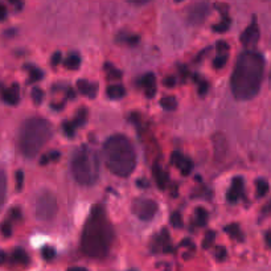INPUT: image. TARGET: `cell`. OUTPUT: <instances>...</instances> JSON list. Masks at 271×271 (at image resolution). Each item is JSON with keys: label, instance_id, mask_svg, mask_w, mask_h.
<instances>
[{"label": "cell", "instance_id": "484cf974", "mask_svg": "<svg viewBox=\"0 0 271 271\" xmlns=\"http://www.w3.org/2000/svg\"><path fill=\"white\" fill-rule=\"evenodd\" d=\"M60 159V152L58 151H52L46 154V155H42L41 159H40V164L41 165H46L49 162H56Z\"/></svg>", "mask_w": 271, "mask_h": 271}, {"label": "cell", "instance_id": "bcb514c9", "mask_svg": "<svg viewBox=\"0 0 271 271\" xmlns=\"http://www.w3.org/2000/svg\"><path fill=\"white\" fill-rule=\"evenodd\" d=\"M7 261V254L4 252H0V265H4Z\"/></svg>", "mask_w": 271, "mask_h": 271}, {"label": "cell", "instance_id": "7dc6e473", "mask_svg": "<svg viewBox=\"0 0 271 271\" xmlns=\"http://www.w3.org/2000/svg\"><path fill=\"white\" fill-rule=\"evenodd\" d=\"M266 242H267V245L271 248V230L266 234Z\"/></svg>", "mask_w": 271, "mask_h": 271}, {"label": "cell", "instance_id": "5bb4252c", "mask_svg": "<svg viewBox=\"0 0 271 271\" xmlns=\"http://www.w3.org/2000/svg\"><path fill=\"white\" fill-rule=\"evenodd\" d=\"M2 98H3V101L6 102V104L12 105V106L19 104V100H20L19 86L15 84L11 87H8V89H4L3 93H2Z\"/></svg>", "mask_w": 271, "mask_h": 271}, {"label": "cell", "instance_id": "9c48e42d", "mask_svg": "<svg viewBox=\"0 0 271 271\" xmlns=\"http://www.w3.org/2000/svg\"><path fill=\"white\" fill-rule=\"evenodd\" d=\"M208 12H209V6H208L205 2H200V3H196L194 6H192L189 8V12H188V21L193 26H199L205 20V17L208 16Z\"/></svg>", "mask_w": 271, "mask_h": 271}, {"label": "cell", "instance_id": "f907efd6", "mask_svg": "<svg viewBox=\"0 0 271 271\" xmlns=\"http://www.w3.org/2000/svg\"><path fill=\"white\" fill-rule=\"evenodd\" d=\"M68 97H69V98H75V97H76L75 91L71 90V89H69V90H68Z\"/></svg>", "mask_w": 271, "mask_h": 271}, {"label": "cell", "instance_id": "7c38bea8", "mask_svg": "<svg viewBox=\"0 0 271 271\" xmlns=\"http://www.w3.org/2000/svg\"><path fill=\"white\" fill-rule=\"evenodd\" d=\"M139 85L144 87L145 95L149 98H152L156 93V78L154 73H147L144 77L140 78Z\"/></svg>", "mask_w": 271, "mask_h": 271}, {"label": "cell", "instance_id": "7bdbcfd3", "mask_svg": "<svg viewBox=\"0 0 271 271\" xmlns=\"http://www.w3.org/2000/svg\"><path fill=\"white\" fill-rule=\"evenodd\" d=\"M217 49H218L219 52H221V51H224V52H226V51H229V45H228L226 42L219 41L218 44H217Z\"/></svg>", "mask_w": 271, "mask_h": 271}, {"label": "cell", "instance_id": "f6af8a7d", "mask_svg": "<svg viewBox=\"0 0 271 271\" xmlns=\"http://www.w3.org/2000/svg\"><path fill=\"white\" fill-rule=\"evenodd\" d=\"M150 0H129V3L135 4V6H142V4L149 3Z\"/></svg>", "mask_w": 271, "mask_h": 271}, {"label": "cell", "instance_id": "52a82bcc", "mask_svg": "<svg viewBox=\"0 0 271 271\" xmlns=\"http://www.w3.org/2000/svg\"><path fill=\"white\" fill-rule=\"evenodd\" d=\"M158 212V204L151 199L139 197L133 203V213L143 221H150Z\"/></svg>", "mask_w": 271, "mask_h": 271}, {"label": "cell", "instance_id": "e575fe53", "mask_svg": "<svg viewBox=\"0 0 271 271\" xmlns=\"http://www.w3.org/2000/svg\"><path fill=\"white\" fill-rule=\"evenodd\" d=\"M226 61H228V55H221V56H218V57L214 58L213 66L216 69H221L225 66Z\"/></svg>", "mask_w": 271, "mask_h": 271}, {"label": "cell", "instance_id": "7a4b0ae2", "mask_svg": "<svg viewBox=\"0 0 271 271\" xmlns=\"http://www.w3.org/2000/svg\"><path fill=\"white\" fill-rule=\"evenodd\" d=\"M114 241V229L104 207L95 205L82 230V252L90 258L102 259L110 252Z\"/></svg>", "mask_w": 271, "mask_h": 271}, {"label": "cell", "instance_id": "74e56055", "mask_svg": "<svg viewBox=\"0 0 271 271\" xmlns=\"http://www.w3.org/2000/svg\"><path fill=\"white\" fill-rule=\"evenodd\" d=\"M216 257L218 261H224L226 258V249L223 248V246H218L216 252Z\"/></svg>", "mask_w": 271, "mask_h": 271}, {"label": "cell", "instance_id": "1f68e13d", "mask_svg": "<svg viewBox=\"0 0 271 271\" xmlns=\"http://www.w3.org/2000/svg\"><path fill=\"white\" fill-rule=\"evenodd\" d=\"M41 255L45 261H52L56 257V250L53 248H51V246H45V248L41 250Z\"/></svg>", "mask_w": 271, "mask_h": 271}, {"label": "cell", "instance_id": "f35d334b", "mask_svg": "<svg viewBox=\"0 0 271 271\" xmlns=\"http://www.w3.org/2000/svg\"><path fill=\"white\" fill-rule=\"evenodd\" d=\"M61 61H62V55H61V52L53 53L52 60H51V64H52L53 66H57V65L60 64V62H61Z\"/></svg>", "mask_w": 271, "mask_h": 271}, {"label": "cell", "instance_id": "4fadbf2b", "mask_svg": "<svg viewBox=\"0 0 271 271\" xmlns=\"http://www.w3.org/2000/svg\"><path fill=\"white\" fill-rule=\"evenodd\" d=\"M77 86L80 93L86 95V97L91 98V100L97 97V91H98L97 82H89L87 80H78Z\"/></svg>", "mask_w": 271, "mask_h": 271}, {"label": "cell", "instance_id": "8992f818", "mask_svg": "<svg viewBox=\"0 0 271 271\" xmlns=\"http://www.w3.org/2000/svg\"><path fill=\"white\" fill-rule=\"evenodd\" d=\"M35 212L37 218L44 219V221H48V219L53 218L57 212V201H56V197L53 196L51 192H42L37 200H36V207Z\"/></svg>", "mask_w": 271, "mask_h": 271}, {"label": "cell", "instance_id": "ffe728a7", "mask_svg": "<svg viewBox=\"0 0 271 271\" xmlns=\"http://www.w3.org/2000/svg\"><path fill=\"white\" fill-rule=\"evenodd\" d=\"M116 40H118V41L125 42V44H127V45H135V44H138L139 37L135 35H130V33L122 32L118 35Z\"/></svg>", "mask_w": 271, "mask_h": 271}, {"label": "cell", "instance_id": "f5cc1de1", "mask_svg": "<svg viewBox=\"0 0 271 271\" xmlns=\"http://www.w3.org/2000/svg\"><path fill=\"white\" fill-rule=\"evenodd\" d=\"M175 2H178V3H179V2H183V0H175Z\"/></svg>", "mask_w": 271, "mask_h": 271}, {"label": "cell", "instance_id": "30bf717a", "mask_svg": "<svg viewBox=\"0 0 271 271\" xmlns=\"http://www.w3.org/2000/svg\"><path fill=\"white\" fill-rule=\"evenodd\" d=\"M243 192V179L241 176H236L232 181V187L228 190L226 193V199L230 201V203H236L239 199V196L242 194Z\"/></svg>", "mask_w": 271, "mask_h": 271}, {"label": "cell", "instance_id": "3957f363", "mask_svg": "<svg viewBox=\"0 0 271 271\" xmlns=\"http://www.w3.org/2000/svg\"><path fill=\"white\" fill-rule=\"evenodd\" d=\"M104 156L106 167L120 178H127L135 169V150L125 135L110 136L104 144Z\"/></svg>", "mask_w": 271, "mask_h": 271}, {"label": "cell", "instance_id": "4316f807", "mask_svg": "<svg viewBox=\"0 0 271 271\" xmlns=\"http://www.w3.org/2000/svg\"><path fill=\"white\" fill-rule=\"evenodd\" d=\"M230 27V19L229 17H224V20H221L218 24H214L213 31L217 33H224L226 32Z\"/></svg>", "mask_w": 271, "mask_h": 271}, {"label": "cell", "instance_id": "603a6c76", "mask_svg": "<svg viewBox=\"0 0 271 271\" xmlns=\"http://www.w3.org/2000/svg\"><path fill=\"white\" fill-rule=\"evenodd\" d=\"M196 221L199 226H205L208 223V212L204 208L196 209Z\"/></svg>", "mask_w": 271, "mask_h": 271}, {"label": "cell", "instance_id": "8fae6325", "mask_svg": "<svg viewBox=\"0 0 271 271\" xmlns=\"http://www.w3.org/2000/svg\"><path fill=\"white\" fill-rule=\"evenodd\" d=\"M171 162L180 169L181 174L184 175V176H188L192 172V167H193L192 162H190L189 159L185 158V156L181 155V154H179V152H174Z\"/></svg>", "mask_w": 271, "mask_h": 271}, {"label": "cell", "instance_id": "c3c4849f", "mask_svg": "<svg viewBox=\"0 0 271 271\" xmlns=\"http://www.w3.org/2000/svg\"><path fill=\"white\" fill-rule=\"evenodd\" d=\"M51 107H52V109H55V110H61L62 107H64V104H60V105L52 104V105H51Z\"/></svg>", "mask_w": 271, "mask_h": 271}, {"label": "cell", "instance_id": "ac0fdd59", "mask_svg": "<svg viewBox=\"0 0 271 271\" xmlns=\"http://www.w3.org/2000/svg\"><path fill=\"white\" fill-rule=\"evenodd\" d=\"M64 65L70 70H76V69L80 68V65H81V57L77 55V53H70L68 57L65 58Z\"/></svg>", "mask_w": 271, "mask_h": 271}, {"label": "cell", "instance_id": "f1b7e54d", "mask_svg": "<svg viewBox=\"0 0 271 271\" xmlns=\"http://www.w3.org/2000/svg\"><path fill=\"white\" fill-rule=\"evenodd\" d=\"M29 69V80L32 82H36V81H40L42 77H44V73H42V70H40V69L35 68V66H31Z\"/></svg>", "mask_w": 271, "mask_h": 271}, {"label": "cell", "instance_id": "816d5d0a", "mask_svg": "<svg viewBox=\"0 0 271 271\" xmlns=\"http://www.w3.org/2000/svg\"><path fill=\"white\" fill-rule=\"evenodd\" d=\"M11 3L12 4H16V3H19V0H10Z\"/></svg>", "mask_w": 271, "mask_h": 271}, {"label": "cell", "instance_id": "e0dca14e", "mask_svg": "<svg viewBox=\"0 0 271 271\" xmlns=\"http://www.w3.org/2000/svg\"><path fill=\"white\" fill-rule=\"evenodd\" d=\"M106 93L107 95H109V98H111V100H120V98L126 95V89H125L122 85H110V86L107 87Z\"/></svg>", "mask_w": 271, "mask_h": 271}, {"label": "cell", "instance_id": "ab89813d", "mask_svg": "<svg viewBox=\"0 0 271 271\" xmlns=\"http://www.w3.org/2000/svg\"><path fill=\"white\" fill-rule=\"evenodd\" d=\"M175 85H176V78L175 77H167L164 80V86L174 87Z\"/></svg>", "mask_w": 271, "mask_h": 271}, {"label": "cell", "instance_id": "d6986e66", "mask_svg": "<svg viewBox=\"0 0 271 271\" xmlns=\"http://www.w3.org/2000/svg\"><path fill=\"white\" fill-rule=\"evenodd\" d=\"M6 196H7L6 172L0 168V208L3 207V204L6 203Z\"/></svg>", "mask_w": 271, "mask_h": 271}, {"label": "cell", "instance_id": "277c9868", "mask_svg": "<svg viewBox=\"0 0 271 271\" xmlns=\"http://www.w3.org/2000/svg\"><path fill=\"white\" fill-rule=\"evenodd\" d=\"M52 136L53 127L48 120L42 118H29L21 125L20 129V151L27 159H33L52 139Z\"/></svg>", "mask_w": 271, "mask_h": 271}, {"label": "cell", "instance_id": "d4e9b609", "mask_svg": "<svg viewBox=\"0 0 271 271\" xmlns=\"http://www.w3.org/2000/svg\"><path fill=\"white\" fill-rule=\"evenodd\" d=\"M86 119H87L86 109H81L77 113V115H76V118H75V120H73V123L76 125V127H82V126H85V123H86Z\"/></svg>", "mask_w": 271, "mask_h": 271}, {"label": "cell", "instance_id": "9a60e30c", "mask_svg": "<svg viewBox=\"0 0 271 271\" xmlns=\"http://www.w3.org/2000/svg\"><path fill=\"white\" fill-rule=\"evenodd\" d=\"M152 174H154V178H155L156 184L159 185V188H160V189H164L168 181V175L167 172L163 169L162 165L159 164V163H155L154 168H152Z\"/></svg>", "mask_w": 271, "mask_h": 271}, {"label": "cell", "instance_id": "db71d44e", "mask_svg": "<svg viewBox=\"0 0 271 271\" xmlns=\"http://www.w3.org/2000/svg\"><path fill=\"white\" fill-rule=\"evenodd\" d=\"M270 78H271V71H270Z\"/></svg>", "mask_w": 271, "mask_h": 271}, {"label": "cell", "instance_id": "ba28073f", "mask_svg": "<svg viewBox=\"0 0 271 271\" xmlns=\"http://www.w3.org/2000/svg\"><path fill=\"white\" fill-rule=\"evenodd\" d=\"M259 40V27L257 24V20L255 17H253L252 24L245 29V32L241 35V42H242V45L245 46L246 49L254 48L257 44H258Z\"/></svg>", "mask_w": 271, "mask_h": 271}, {"label": "cell", "instance_id": "60d3db41", "mask_svg": "<svg viewBox=\"0 0 271 271\" xmlns=\"http://www.w3.org/2000/svg\"><path fill=\"white\" fill-rule=\"evenodd\" d=\"M208 87H209V85L207 82H201L200 86H199V94L200 95H205V93L208 91Z\"/></svg>", "mask_w": 271, "mask_h": 271}, {"label": "cell", "instance_id": "5b68a950", "mask_svg": "<svg viewBox=\"0 0 271 271\" xmlns=\"http://www.w3.org/2000/svg\"><path fill=\"white\" fill-rule=\"evenodd\" d=\"M70 169L78 184L86 187L95 184L100 176V156L97 151L87 145L78 147L71 155Z\"/></svg>", "mask_w": 271, "mask_h": 271}, {"label": "cell", "instance_id": "f546056e", "mask_svg": "<svg viewBox=\"0 0 271 271\" xmlns=\"http://www.w3.org/2000/svg\"><path fill=\"white\" fill-rule=\"evenodd\" d=\"M105 70L107 71V75H109V77L111 78V80H119L120 77H122V73H120L118 69H115L111 64H106L105 65Z\"/></svg>", "mask_w": 271, "mask_h": 271}, {"label": "cell", "instance_id": "7402d4cb", "mask_svg": "<svg viewBox=\"0 0 271 271\" xmlns=\"http://www.w3.org/2000/svg\"><path fill=\"white\" fill-rule=\"evenodd\" d=\"M160 105L163 106V109L169 110V111H171V110H175L178 107V101H176V98L175 97H172V95H168V97L162 98Z\"/></svg>", "mask_w": 271, "mask_h": 271}, {"label": "cell", "instance_id": "ee69618b", "mask_svg": "<svg viewBox=\"0 0 271 271\" xmlns=\"http://www.w3.org/2000/svg\"><path fill=\"white\" fill-rule=\"evenodd\" d=\"M136 185H138L139 188H149V181L144 180V179H140V180L136 181Z\"/></svg>", "mask_w": 271, "mask_h": 271}, {"label": "cell", "instance_id": "4dcf8cb0", "mask_svg": "<svg viewBox=\"0 0 271 271\" xmlns=\"http://www.w3.org/2000/svg\"><path fill=\"white\" fill-rule=\"evenodd\" d=\"M42 100H44V91L40 87H35L32 90V101L35 105H41Z\"/></svg>", "mask_w": 271, "mask_h": 271}, {"label": "cell", "instance_id": "cb8c5ba5", "mask_svg": "<svg viewBox=\"0 0 271 271\" xmlns=\"http://www.w3.org/2000/svg\"><path fill=\"white\" fill-rule=\"evenodd\" d=\"M76 125L73 122H69V120H65L64 123H62V131H64V134L68 138H75L76 135Z\"/></svg>", "mask_w": 271, "mask_h": 271}, {"label": "cell", "instance_id": "836d02e7", "mask_svg": "<svg viewBox=\"0 0 271 271\" xmlns=\"http://www.w3.org/2000/svg\"><path fill=\"white\" fill-rule=\"evenodd\" d=\"M171 224L174 228H181L183 226V217L179 212H174L171 214Z\"/></svg>", "mask_w": 271, "mask_h": 271}, {"label": "cell", "instance_id": "681fc988", "mask_svg": "<svg viewBox=\"0 0 271 271\" xmlns=\"http://www.w3.org/2000/svg\"><path fill=\"white\" fill-rule=\"evenodd\" d=\"M69 271H87L85 267H71L69 268Z\"/></svg>", "mask_w": 271, "mask_h": 271}, {"label": "cell", "instance_id": "6da1fadb", "mask_svg": "<svg viewBox=\"0 0 271 271\" xmlns=\"http://www.w3.org/2000/svg\"><path fill=\"white\" fill-rule=\"evenodd\" d=\"M265 71V58L254 51H245L238 56L230 78L233 95L239 101L254 98L261 89Z\"/></svg>", "mask_w": 271, "mask_h": 271}, {"label": "cell", "instance_id": "2e32d148", "mask_svg": "<svg viewBox=\"0 0 271 271\" xmlns=\"http://www.w3.org/2000/svg\"><path fill=\"white\" fill-rule=\"evenodd\" d=\"M11 261L13 263L20 266H28L29 265V255L24 252L23 249H16L15 252L12 253V257H11Z\"/></svg>", "mask_w": 271, "mask_h": 271}, {"label": "cell", "instance_id": "d590c367", "mask_svg": "<svg viewBox=\"0 0 271 271\" xmlns=\"http://www.w3.org/2000/svg\"><path fill=\"white\" fill-rule=\"evenodd\" d=\"M0 230H2V234L4 237H10L12 234V226H11L10 221H4L2 226H0Z\"/></svg>", "mask_w": 271, "mask_h": 271}, {"label": "cell", "instance_id": "44dd1931", "mask_svg": "<svg viewBox=\"0 0 271 271\" xmlns=\"http://www.w3.org/2000/svg\"><path fill=\"white\" fill-rule=\"evenodd\" d=\"M255 185H257V196L258 197H265L268 192V183L263 179H258L255 181Z\"/></svg>", "mask_w": 271, "mask_h": 271}, {"label": "cell", "instance_id": "b9f144b4", "mask_svg": "<svg viewBox=\"0 0 271 271\" xmlns=\"http://www.w3.org/2000/svg\"><path fill=\"white\" fill-rule=\"evenodd\" d=\"M6 17H7V8L3 6V4L0 3V21L6 20Z\"/></svg>", "mask_w": 271, "mask_h": 271}, {"label": "cell", "instance_id": "d6a6232c", "mask_svg": "<svg viewBox=\"0 0 271 271\" xmlns=\"http://www.w3.org/2000/svg\"><path fill=\"white\" fill-rule=\"evenodd\" d=\"M214 238H216V233H214L213 230H210V232H208L207 236H205V238H204L203 248L204 249H209L210 246L213 245Z\"/></svg>", "mask_w": 271, "mask_h": 271}, {"label": "cell", "instance_id": "83f0119b", "mask_svg": "<svg viewBox=\"0 0 271 271\" xmlns=\"http://www.w3.org/2000/svg\"><path fill=\"white\" fill-rule=\"evenodd\" d=\"M225 232L228 233L230 237H233V238H238L239 241L242 239V237H241V230H239V226L237 225V224H232V225L226 226Z\"/></svg>", "mask_w": 271, "mask_h": 271}, {"label": "cell", "instance_id": "8d00e7d4", "mask_svg": "<svg viewBox=\"0 0 271 271\" xmlns=\"http://www.w3.org/2000/svg\"><path fill=\"white\" fill-rule=\"evenodd\" d=\"M23 185H24V174L23 171H17L16 172V189L21 190L23 189Z\"/></svg>", "mask_w": 271, "mask_h": 271}]
</instances>
